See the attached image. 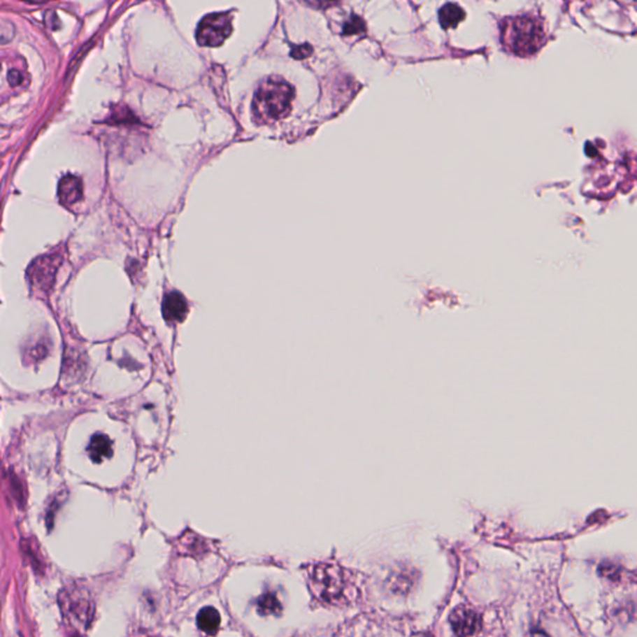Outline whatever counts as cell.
<instances>
[{"label": "cell", "instance_id": "cell-2", "mask_svg": "<svg viewBox=\"0 0 637 637\" xmlns=\"http://www.w3.org/2000/svg\"><path fill=\"white\" fill-rule=\"evenodd\" d=\"M293 87L284 80H265L254 96L253 113L259 124H269L288 115L293 101Z\"/></svg>", "mask_w": 637, "mask_h": 637}, {"label": "cell", "instance_id": "cell-3", "mask_svg": "<svg viewBox=\"0 0 637 637\" xmlns=\"http://www.w3.org/2000/svg\"><path fill=\"white\" fill-rule=\"evenodd\" d=\"M59 603L65 620L78 629L85 630L90 625L94 605L90 595L81 587H68L59 595Z\"/></svg>", "mask_w": 637, "mask_h": 637}, {"label": "cell", "instance_id": "cell-14", "mask_svg": "<svg viewBox=\"0 0 637 637\" xmlns=\"http://www.w3.org/2000/svg\"><path fill=\"white\" fill-rule=\"evenodd\" d=\"M365 23L361 17H356V15H352L350 17L349 20L345 23L344 30L343 33L345 35H356L360 34V33H364L365 31Z\"/></svg>", "mask_w": 637, "mask_h": 637}, {"label": "cell", "instance_id": "cell-16", "mask_svg": "<svg viewBox=\"0 0 637 637\" xmlns=\"http://www.w3.org/2000/svg\"><path fill=\"white\" fill-rule=\"evenodd\" d=\"M311 54H313V48L309 44L294 46L293 49H292V52H290V55L294 59H296V60H304L306 57H310Z\"/></svg>", "mask_w": 637, "mask_h": 637}, {"label": "cell", "instance_id": "cell-10", "mask_svg": "<svg viewBox=\"0 0 637 637\" xmlns=\"http://www.w3.org/2000/svg\"><path fill=\"white\" fill-rule=\"evenodd\" d=\"M87 453L95 463H100L113 456V442L106 434H97L92 436Z\"/></svg>", "mask_w": 637, "mask_h": 637}, {"label": "cell", "instance_id": "cell-17", "mask_svg": "<svg viewBox=\"0 0 637 637\" xmlns=\"http://www.w3.org/2000/svg\"><path fill=\"white\" fill-rule=\"evenodd\" d=\"M8 80L12 86H17V85L22 84L23 76L17 70H10V73H8Z\"/></svg>", "mask_w": 637, "mask_h": 637}, {"label": "cell", "instance_id": "cell-9", "mask_svg": "<svg viewBox=\"0 0 637 637\" xmlns=\"http://www.w3.org/2000/svg\"><path fill=\"white\" fill-rule=\"evenodd\" d=\"M188 305L183 295L177 292L169 293L164 296V316L169 322H180L186 319Z\"/></svg>", "mask_w": 637, "mask_h": 637}, {"label": "cell", "instance_id": "cell-6", "mask_svg": "<svg viewBox=\"0 0 637 637\" xmlns=\"http://www.w3.org/2000/svg\"><path fill=\"white\" fill-rule=\"evenodd\" d=\"M62 255L60 253L45 254L41 255L30 264L28 269L29 282L31 288L46 294L50 292L57 271L62 266Z\"/></svg>", "mask_w": 637, "mask_h": 637}, {"label": "cell", "instance_id": "cell-1", "mask_svg": "<svg viewBox=\"0 0 637 637\" xmlns=\"http://www.w3.org/2000/svg\"><path fill=\"white\" fill-rule=\"evenodd\" d=\"M501 41L509 52L519 57H530L547 43V35L538 17L520 15L503 19Z\"/></svg>", "mask_w": 637, "mask_h": 637}, {"label": "cell", "instance_id": "cell-12", "mask_svg": "<svg viewBox=\"0 0 637 637\" xmlns=\"http://www.w3.org/2000/svg\"><path fill=\"white\" fill-rule=\"evenodd\" d=\"M197 625L202 631L213 635L220 626V615L215 608H204L197 616Z\"/></svg>", "mask_w": 637, "mask_h": 637}, {"label": "cell", "instance_id": "cell-15", "mask_svg": "<svg viewBox=\"0 0 637 637\" xmlns=\"http://www.w3.org/2000/svg\"><path fill=\"white\" fill-rule=\"evenodd\" d=\"M14 36H15L14 24L6 19H0V45L10 43Z\"/></svg>", "mask_w": 637, "mask_h": 637}, {"label": "cell", "instance_id": "cell-7", "mask_svg": "<svg viewBox=\"0 0 637 637\" xmlns=\"http://www.w3.org/2000/svg\"><path fill=\"white\" fill-rule=\"evenodd\" d=\"M452 630L459 636L475 635L482 629V619L477 611L467 606H458L450 616Z\"/></svg>", "mask_w": 637, "mask_h": 637}, {"label": "cell", "instance_id": "cell-5", "mask_svg": "<svg viewBox=\"0 0 637 637\" xmlns=\"http://www.w3.org/2000/svg\"><path fill=\"white\" fill-rule=\"evenodd\" d=\"M313 590L325 601L335 603L341 598L345 581L343 570L333 565H319L313 570Z\"/></svg>", "mask_w": 637, "mask_h": 637}, {"label": "cell", "instance_id": "cell-4", "mask_svg": "<svg viewBox=\"0 0 637 637\" xmlns=\"http://www.w3.org/2000/svg\"><path fill=\"white\" fill-rule=\"evenodd\" d=\"M231 13H217L201 20L196 36L199 45L215 48L222 45L231 36Z\"/></svg>", "mask_w": 637, "mask_h": 637}, {"label": "cell", "instance_id": "cell-8", "mask_svg": "<svg viewBox=\"0 0 637 637\" xmlns=\"http://www.w3.org/2000/svg\"><path fill=\"white\" fill-rule=\"evenodd\" d=\"M57 196L60 203L64 206L78 203L83 198V183L79 177L73 175L64 176L59 182Z\"/></svg>", "mask_w": 637, "mask_h": 637}, {"label": "cell", "instance_id": "cell-13", "mask_svg": "<svg viewBox=\"0 0 637 637\" xmlns=\"http://www.w3.org/2000/svg\"><path fill=\"white\" fill-rule=\"evenodd\" d=\"M258 610L262 615L279 614L282 605L274 594H265L258 600Z\"/></svg>", "mask_w": 637, "mask_h": 637}, {"label": "cell", "instance_id": "cell-18", "mask_svg": "<svg viewBox=\"0 0 637 637\" xmlns=\"http://www.w3.org/2000/svg\"><path fill=\"white\" fill-rule=\"evenodd\" d=\"M24 1H28V3H31V4H43V3H48V1H51V0H24Z\"/></svg>", "mask_w": 637, "mask_h": 637}, {"label": "cell", "instance_id": "cell-11", "mask_svg": "<svg viewBox=\"0 0 637 637\" xmlns=\"http://www.w3.org/2000/svg\"><path fill=\"white\" fill-rule=\"evenodd\" d=\"M464 17L466 14L463 12L462 8L453 3H448L442 6L438 12L440 23L443 29L457 28L458 24L462 22Z\"/></svg>", "mask_w": 637, "mask_h": 637}]
</instances>
